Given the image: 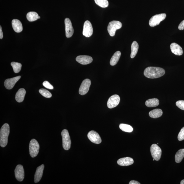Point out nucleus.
<instances>
[{"label":"nucleus","mask_w":184,"mask_h":184,"mask_svg":"<svg viewBox=\"0 0 184 184\" xmlns=\"http://www.w3.org/2000/svg\"><path fill=\"white\" fill-rule=\"evenodd\" d=\"M15 175L17 179L19 181H22L24 178V170L23 166L17 165L15 170Z\"/></svg>","instance_id":"obj_13"},{"label":"nucleus","mask_w":184,"mask_h":184,"mask_svg":"<svg viewBox=\"0 0 184 184\" xmlns=\"http://www.w3.org/2000/svg\"><path fill=\"white\" fill-rule=\"evenodd\" d=\"M134 160L130 157H125L120 158L118 160V164L121 166H127L132 165L134 163Z\"/></svg>","instance_id":"obj_18"},{"label":"nucleus","mask_w":184,"mask_h":184,"mask_svg":"<svg viewBox=\"0 0 184 184\" xmlns=\"http://www.w3.org/2000/svg\"><path fill=\"white\" fill-rule=\"evenodd\" d=\"M39 15L37 13L35 12H30L27 14V19L29 21L33 22L35 21L38 19Z\"/></svg>","instance_id":"obj_26"},{"label":"nucleus","mask_w":184,"mask_h":184,"mask_svg":"<svg viewBox=\"0 0 184 184\" xmlns=\"http://www.w3.org/2000/svg\"><path fill=\"white\" fill-rule=\"evenodd\" d=\"M40 17L39 16V17H38V19H40Z\"/></svg>","instance_id":"obj_38"},{"label":"nucleus","mask_w":184,"mask_h":184,"mask_svg":"<svg viewBox=\"0 0 184 184\" xmlns=\"http://www.w3.org/2000/svg\"><path fill=\"white\" fill-rule=\"evenodd\" d=\"M43 85L45 87V88L48 89H53L54 88L53 86L51 85L49 82L47 81H45L43 82Z\"/></svg>","instance_id":"obj_33"},{"label":"nucleus","mask_w":184,"mask_h":184,"mask_svg":"<svg viewBox=\"0 0 184 184\" xmlns=\"http://www.w3.org/2000/svg\"><path fill=\"white\" fill-rule=\"evenodd\" d=\"M120 101V97L117 94H115L109 98L107 103V106L109 109H112L116 107Z\"/></svg>","instance_id":"obj_10"},{"label":"nucleus","mask_w":184,"mask_h":184,"mask_svg":"<svg viewBox=\"0 0 184 184\" xmlns=\"http://www.w3.org/2000/svg\"><path fill=\"white\" fill-rule=\"evenodd\" d=\"M184 157V149L179 150L176 153L175 156V161L177 163H179L182 161Z\"/></svg>","instance_id":"obj_25"},{"label":"nucleus","mask_w":184,"mask_h":184,"mask_svg":"<svg viewBox=\"0 0 184 184\" xmlns=\"http://www.w3.org/2000/svg\"><path fill=\"white\" fill-rule=\"evenodd\" d=\"M119 128L122 131L124 132L130 133L133 131L132 127L128 124H121L119 125Z\"/></svg>","instance_id":"obj_27"},{"label":"nucleus","mask_w":184,"mask_h":184,"mask_svg":"<svg viewBox=\"0 0 184 184\" xmlns=\"http://www.w3.org/2000/svg\"><path fill=\"white\" fill-rule=\"evenodd\" d=\"M40 93L46 98H50L52 97V94L50 92L44 89H41L39 90Z\"/></svg>","instance_id":"obj_30"},{"label":"nucleus","mask_w":184,"mask_h":184,"mask_svg":"<svg viewBox=\"0 0 184 184\" xmlns=\"http://www.w3.org/2000/svg\"><path fill=\"white\" fill-rule=\"evenodd\" d=\"M159 104V100L157 98L148 99L145 102L146 106L150 107H156Z\"/></svg>","instance_id":"obj_23"},{"label":"nucleus","mask_w":184,"mask_h":184,"mask_svg":"<svg viewBox=\"0 0 184 184\" xmlns=\"http://www.w3.org/2000/svg\"><path fill=\"white\" fill-rule=\"evenodd\" d=\"M63 139V149L68 150L71 148V140L69 134L67 130L64 129L61 132Z\"/></svg>","instance_id":"obj_5"},{"label":"nucleus","mask_w":184,"mask_h":184,"mask_svg":"<svg viewBox=\"0 0 184 184\" xmlns=\"http://www.w3.org/2000/svg\"><path fill=\"white\" fill-rule=\"evenodd\" d=\"M122 26L121 23L117 20L110 22L107 27V30L110 35L111 37L114 36L116 30L121 29Z\"/></svg>","instance_id":"obj_4"},{"label":"nucleus","mask_w":184,"mask_h":184,"mask_svg":"<svg viewBox=\"0 0 184 184\" xmlns=\"http://www.w3.org/2000/svg\"><path fill=\"white\" fill-rule=\"evenodd\" d=\"M93 29L90 22L87 20L84 23L83 34L86 37H89L93 35Z\"/></svg>","instance_id":"obj_9"},{"label":"nucleus","mask_w":184,"mask_h":184,"mask_svg":"<svg viewBox=\"0 0 184 184\" xmlns=\"http://www.w3.org/2000/svg\"><path fill=\"white\" fill-rule=\"evenodd\" d=\"M166 17H167V15L165 14H161L154 15L149 20L150 26L153 27L159 25L161 22L165 19Z\"/></svg>","instance_id":"obj_6"},{"label":"nucleus","mask_w":184,"mask_h":184,"mask_svg":"<svg viewBox=\"0 0 184 184\" xmlns=\"http://www.w3.org/2000/svg\"><path fill=\"white\" fill-rule=\"evenodd\" d=\"M3 37V34L2 30V26H0V39H2Z\"/></svg>","instance_id":"obj_35"},{"label":"nucleus","mask_w":184,"mask_h":184,"mask_svg":"<svg viewBox=\"0 0 184 184\" xmlns=\"http://www.w3.org/2000/svg\"><path fill=\"white\" fill-rule=\"evenodd\" d=\"M129 184H140V183H139L138 181L135 180H132L130 181L129 183Z\"/></svg>","instance_id":"obj_36"},{"label":"nucleus","mask_w":184,"mask_h":184,"mask_svg":"<svg viewBox=\"0 0 184 184\" xmlns=\"http://www.w3.org/2000/svg\"><path fill=\"white\" fill-rule=\"evenodd\" d=\"M121 55V53L119 51H118L115 53L112 56L110 61V64L112 66L115 65L118 62Z\"/></svg>","instance_id":"obj_21"},{"label":"nucleus","mask_w":184,"mask_h":184,"mask_svg":"<svg viewBox=\"0 0 184 184\" xmlns=\"http://www.w3.org/2000/svg\"><path fill=\"white\" fill-rule=\"evenodd\" d=\"M178 29L180 30L184 29V20L181 22L180 24L179 25Z\"/></svg>","instance_id":"obj_34"},{"label":"nucleus","mask_w":184,"mask_h":184,"mask_svg":"<svg viewBox=\"0 0 184 184\" xmlns=\"http://www.w3.org/2000/svg\"><path fill=\"white\" fill-rule=\"evenodd\" d=\"M178 139L179 141H182L184 140V127L181 129L178 135Z\"/></svg>","instance_id":"obj_31"},{"label":"nucleus","mask_w":184,"mask_h":184,"mask_svg":"<svg viewBox=\"0 0 184 184\" xmlns=\"http://www.w3.org/2000/svg\"><path fill=\"white\" fill-rule=\"evenodd\" d=\"M180 184H184V179L182 180V181H181Z\"/></svg>","instance_id":"obj_37"},{"label":"nucleus","mask_w":184,"mask_h":184,"mask_svg":"<svg viewBox=\"0 0 184 184\" xmlns=\"http://www.w3.org/2000/svg\"><path fill=\"white\" fill-rule=\"evenodd\" d=\"M94 1L97 5L103 8H105L109 6V3L107 0H94Z\"/></svg>","instance_id":"obj_29"},{"label":"nucleus","mask_w":184,"mask_h":184,"mask_svg":"<svg viewBox=\"0 0 184 184\" xmlns=\"http://www.w3.org/2000/svg\"><path fill=\"white\" fill-rule=\"evenodd\" d=\"M170 48L171 51L174 54L178 56L183 54V51L182 48L177 43H172L170 45Z\"/></svg>","instance_id":"obj_16"},{"label":"nucleus","mask_w":184,"mask_h":184,"mask_svg":"<svg viewBox=\"0 0 184 184\" xmlns=\"http://www.w3.org/2000/svg\"><path fill=\"white\" fill-rule=\"evenodd\" d=\"M44 166L42 164L38 167L34 176V182L37 183L39 182L42 177Z\"/></svg>","instance_id":"obj_17"},{"label":"nucleus","mask_w":184,"mask_h":184,"mask_svg":"<svg viewBox=\"0 0 184 184\" xmlns=\"http://www.w3.org/2000/svg\"><path fill=\"white\" fill-rule=\"evenodd\" d=\"M26 91L23 88L19 89L15 95V98L18 102L20 103L23 101Z\"/></svg>","instance_id":"obj_20"},{"label":"nucleus","mask_w":184,"mask_h":184,"mask_svg":"<svg viewBox=\"0 0 184 184\" xmlns=\"http://www.w3.org/2000/svg\"><path fill=\"white\" fill-rule=\"evenodd\" d=\"M150 151L152 158L156 161L159 160L162 155L161 148L157 145L153 144L151 146Z\"/></svg>","instance_id":"obj_7"},{"label":"nucleus","mask_w":184,"mask_h":184,"mask_svg":"<svg viewBox=\"0 0 184 184\" xmlns=\"http://www.w3.org/2000/svg\"><path fill=\"white\" fill-rule=\"evenodd\" d=\"M163 112L160 109H155L149 112V116L153 118H157L162 116Z\"/></svg>","instance_id":"obj_22"},{"label":"nucleus","mask_w":184,"mask_h":184,"mask_svg":"<svg viewBox=\"0 0 184 184\" xmlns=\"http://www.w3.org/2000/svg\"><path fill=\"white\" fill-rule=\"evenodd\" d=\"M176 105L181 109L184 110V101L179 100L176 102Z\"/></svg>","instance_id":"obj_32"},{"label":"nucleus","mask_w":184,"mask_h":184,"mask_svg":"<svg viewBox=\"0 0 184 184\" xmlns=\"http://www.w3.org/2000/svg\"><path fill=\"white\" fill-rule=\"evenodd\" d=\"M40 146L36 140L32 139L30 141L29 145V152L32 158L36 157L39 152Z\"/></svg>","instance_id":"obj_3"},{"label":"nucleus","mask_w":184,"mask_h":184,"mask_svg":"<svg viewBox=\"0 0 184 184\" xmlns=\"http://www.w3.org/2000/svg\"><path fill=\"white\" fill-rule=\"evenodd\" d=\"M21 76H20L15 77L7 79L5 80L4 82V85L8 89H11L14 87L15 84L18 81Z\"/></svg>","instance_id":"obj_15"},{"label":"nucleus","mask_w":184,"mask_h":184,"mask_svg":"<svg viewBox=\"0 0 184 184\" xmlns=\"http://www.w3.org/2000/svg\"><path fill=\"white\" fill-rule=\"evenodd\" d=\"M10 133V127L8 124H5L0 130V145L2 147H6L8 142Z\"/></svg>","instance_id":"obj_2"},{"label":"nucleus","mask_w":184,"mask_h":184,"mask_svg":"<svg viewBox=\"0 0 184 184\" xmlns=\"http://www.w3.org/2000/svg\"><path fill=\"white\" fill-rule=\"evenodd\" d=\"M12 25L13 29L15 32L19 33L22 32L23 28L21 22L17 19H14L12 20Z\"/></svg>","instance_id":"obj_19"},{"label":"nucleus","mask_w":184,"mask_h":184,"mask_svg":"<svg viewBox=\"0 0 184 184\" xmlns=\"http://www.w3.org/2000/svg\"><path fill=\"white\" fill-rule=\"evenodd\" d=\"M91 81L89 79H86L81 83L79 89V93L81 95H85L88 93L91 85Z\"/></svg>","instance_id":"obj_8"},{"label":"nucleus","mask_w":184,"mask_h":184,"mask_svg":"<svg viewBox=\"0 0 184 184\" xmlns=\"http://www.w3.org/2000/svg\"><path fill=\"white\" fill-rule=\"evenodd\" d=\"M131 57L132 58H134L136 55L139 50V46L137 42H133L131 45Z\"/></svg>","instance_id":"obj_24"},{"label":"nucleus","mask_w":184,"mask_h":184,"mask_svg":"<svg viewBox=\"0 0 184 184\" xmlns=\"http://www.w3.org/2000/svg\"><path fill=\"white\" fill-rule=\"evenodd\" d=\"M66 35V37L69 38L72 36L74 33V29L70 19L66 18L65 20Z\"/></svg>","instance_id":"obj_11"},{"label":"nucleus","mask_w":184,"mask_h":184,"mask_svg":"<svg viewBox=\"0 0 184 184\" xmlns=\"http://www.w3.org/2000/svg\"><path fill=\"white\" fill-rule=\"evenodd\" d=\"M76 60L81 65H86L91 63L93 61V59L90 56L80 55L76 57Z\"/></svg>","instance_id":"obj_14"},{"label":"nucleus","mask_w":184,"mask_h":184,"mask_svg":"<svg viewBox=\"0 0 184 184\" xmlns=\"http://www.w3.org/2000/svg\"><path fill=\"white\" fill-rule=\"evenodd\" d=\"M11 65L13 68L14 72L18 73L20 72L21 70L22 65L21 63H20L12 62Z\"/></svg>","instance_id":"obj_28"},{"label":"nucleus","mask_w":184,"mask_h":184,"mask_svg":"<svg viewBox=\"0 0 184 184\" xmlns=\"http://www.w3.org/2000/svg\"><path fill=\"white\" fill-rule=\"evenodd\" d=\"M87 136L90 141L94 144H98L101 143L102 140L100 136L95 131H91L89 132Z\"/></svg>","instance_id":"obj_12"},{"label":"nucleus","mask_w":184,"mask_h":184,"mask_svg":"<svg viewBox=\"0 0 184 184\" xmlns=\"http://www.w3.org/2000/svg\"><path fill=\"white\" fill-rule=\"evenodd\" d=\"M155 160L154 159V158H153V161H154Z\"/></svg>","instance_id":"obj_39"},{"label":"nucleus","mask_w":184,"mask_h":184,"mask_svg":"<svg viewBox=\"0 0 184 184\" xmlns=\"http://www.w3.org/2000/svg\"><path fill=\"white\" fill-rule=\"evenodd\" d=\"M165 71L163 69L158 67L150 66L145 69L144 75L149 78H159L165 75Z\"/></svg>","instance_id":"obj_1"}]
</instances>
